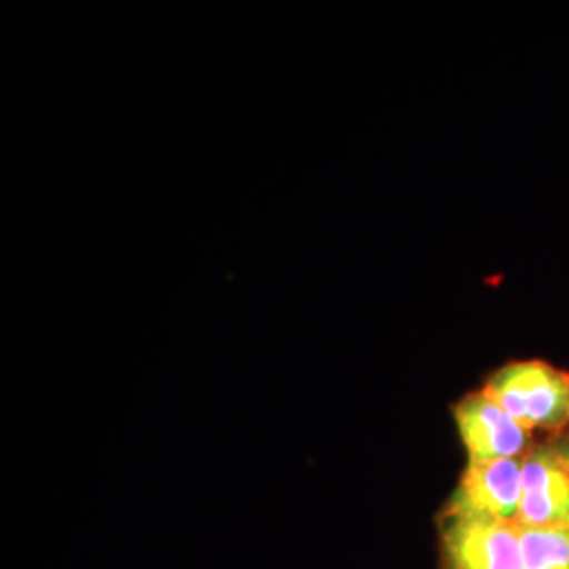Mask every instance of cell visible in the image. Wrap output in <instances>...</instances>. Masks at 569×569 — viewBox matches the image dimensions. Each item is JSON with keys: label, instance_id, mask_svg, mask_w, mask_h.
Here are the masks:
<instances>
[{"label": "cell", "instance_id": "6da1fadb", "mask_svg": "<svg viewBox=\"0 0 569 569\" xmlns=\"http://www.w3.org/2000/svg\"><path fill=\"white\" fill-rule=\"evenodd\" d=\"M483 392L531 430H561L569 422V373L545 361L500 367Z\"/></svg>", "mask_w": 569, "mask_h": 569}, {"label": "cell", "instance_id": "7a4b0ae2", "mask_svg": "<svg viewBox=\"0 0 569 569\" xmlns=\"http://www.w3.org/2000/svg\"><path fill=\"white\" fill-rule=\"evenodd\" d=\"M441 569H523L517 523L437 517Z\"/></svg>", "mask_w": 569, "mask_h": 569}, {"label": "cell", "instance_id": "3957f363", "mask_svg": "<svg viewBox=\"0 0 569 569\" xmlns=\"http://www.w3.org/2000/svg\"><path fill=\"white\" fill-rule=\"evenodd\" d=\"M523 496V458L468 462L439 517L517 523Z\"/></svg>", "mask_w": 569, "mask_h": 569}, {"label": "cell", "instance_id": "277c9868", "mask_svg": "<svg viewBox=\"0 0 569 569\" xmlns=\"http://www.w3.org/2000/svg\"><path fill=\"white\" fill-rule=\"evenodd\" d=\"M453 420L468 462H496L523 458L529 449V430L489 399L483 390L470 392L453 406Z\"/></svg>", "mask_w": 569, "mask_h": 569}, {"label": "cell", "instance_id": "5b68a950", "mask_svg": "<svg viewBox=\"0 0 569 569\" xmlns=\"http://www.w3.org/2000/svg\"><path fill=\"white\" fill-rule=\"evenodd\" d=\"M521 528H569V472L555 439L523 456Z\"/></svg>", "mask_w": 569, "mask_h": 569}, {"label": "cell", "instance_id": "8992f818", "mask_svg": "<svg viewBox=\"0 0 569 569\" xmlns=\"http://www.w3.org/2000/svg\"><path fill=\"white\" fill-rule=\"evenodd\" d=\"M523 569H569V528H521Z\"/></svg>", "mask_w": 569, "mask_h": 569}, {"label": "cell", "instance_id": "52a82bcc", "mask_svg": "<svg viewBox=\"0 0 569 569\" xmlns=\"http://www.w3.org/2000/svg\"><path fill=\"white\" fill-rule=\"evenodd\" d=\"M555 443H557V449H559V453H561V460H563V465L568 467L569 472V437H557Z\"/></svg>", "mask_w": 569, "mask_h": 569}]
</instances>
